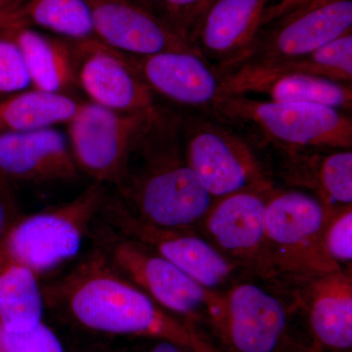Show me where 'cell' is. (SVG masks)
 <instances>
[{
	"instance_id": "obj_3",
	"label": "cell",
	"mask_w": 352,
	"mask_h": 352,
	"mask_svg": "<svg viewBox=\"0 0 352 352\" xmlns=\"http://www.w3.org/2000/svg\"><path fill=\"white\" fill-rule=\"evenodd\" d=\"M212 115L229 126L256 133L273 147L352 148L351 116L326 106L228 95L220 97Z\"/></svg>"
},
{
	"instance_id": "obj_35",
	"label": "cell",
	"mask_w": 352,
	"mask_h": 352,
	"mask_svg": "<svg viewBox=\"0 0 352 352\" xmlns=\"http://www.w3.org/2000/svg\"><path fill=\"white\" fill-rule=\"evenodd\" d=\"M0 352H6L1 346H0Z\"/></svg>"
},
{
	"instance_id": "obj_32",
	"label": "cell",
	"mask_w": 352,
	"mask_h": 352,
	"mask_svg": "<svg viewBox=\"0 0 352 352\" xmlns=\"http://www.w3.org/2000/svg\"><path fill=\"white\" fill-rule=\"evenodd\" d=\"M149 352H183L179 344L170 340H162L156 346L152 347Z\"/></svg>"
},
{
	"instance_id": "obj_20",
	"label": "cell",
	"mask_w": 352,
	"mask_h": 352,
	"mask_svg": "<svg viewBox=\"0 0 352 352\" xmlns=\"http://www.w3.org/2000/svg\"><path fill=\"white\" fill-rule=\"evenodd\" d=\"M221 76V96L261 94L267 100L315 104L349 113L352 107V83L305 74L238 78Z\"/></svg>"
},
{
	"instance_id": "obj_22",
	"label": "cell",
	"mask_w": 352,
	"mask_h": 352,
	"mask_svg": "<svg viewBox=\"0 0 352 352\" xmlns=\"http://www.w3.org/2000/svg\"><path fill=\"white\" fill-rule=\"evenodd\" d=\"M45 305L38 275L0 245V325L30 332L43 323Z\"/></svg>"
},
{
	"instance_id": "obj_13",
	"label": "cell",
	"mask_w": 352,
	"mask_h": 352,
	"mask_svg": "<svg viewBox=\"0 0 352 352\" xmlns=\"http://www.w3.org/2000/svg\"><path fill=\"white\" fill-rule=\"evenodd\" d=\"M126 57L157 98L192 112L212 113L221 97L220 74L197 50Z\"/></svg>"
},
{
	"instance_id": "obj_5",
	"label": "cell",
	"mask_w": 352,
	"mask_h": 352,
	"mask_svg": "<svg viewBox=\"0 0 352 352\" xmlns=\"http://www.w3.org/2000/svg\"><path fill=\"white\" fill-rule=\"evenodd\" d=\"M333 210L307 192L271 191L264 215L271 278L286 274L300 279L342 268L324 245V229Z\"/></svg>"
},
{
	"instance_id": "obj_27",
	"label": "cell",
	"mask_w": 352,
	"mask_h": 352,
	"mask_svg": "<svg viewBox=\"0 0 352 352\" xmlns=\"http://www.w3.org/2000/svg\"><path fill=\"white\" fill-rule=\"evenodd\" d=\"M324 245L337 265L351 263L352 205L333 208L324 229Z\"/></svg>"
},
{
	"instance_id": "obj_19",
	"label": "cell",
	"mask_w": 352,
	"mask_h": 352,
	"mask_svg": "<svg viewBox=\"0 0 352 352\" xmlns=\"http://www.w3.org/2000/svg\"><path fill=\"white\" fill-rule=\"evenodd\" d=\"M296 280L305 283L300 300H305L310 327L317 340L332 349H351V268Z\"/></svg>"
},
{
	"instance_id": "obj_21",
	"label": "cell",
	"mask_w": 352,
	"mask_h": 352,
	"mask_svg": "<svg viewBox=\"0 0 352 352\" xmlns=\"http://www.w3.org/2000/svg\"><path fill=\"white\" fill-rule=\"evenodd\" d=\"M19 45L29 72L32 88L69 94L76 87L75 67L69 41L50 38L32 28L1 30Z\"/></svg>"
},
{
	"instance_id": "obj_29",
	"label": "cell",
	"mask_w": 352,
	"mask_h": 352,
	"mask_svg": "<svg viewBox=\"0 0 352 352\" xmlns=\"http://www.w3.org/2000/svg\"><path fill=\"white\" fill-rule=\"evenodd\" d=\"M0 346L6 352H65L54 331L44 322L27 333H11L0 325Z\"/></svg>"
},
{
	"instance_id": "obj_17",
	"label": "cell",
	"mask_w": 352,
	"mask_h": 352,
	"mask_svg": "<svg viewBox=\"0 0 352 352\" xmlns=\"http://www.w3.org/2000/svg\"><path fill=\"white\" fill-rule=\"evenodd\" d=\"M224 321L236 351L273 352L286 330L288 315L281 298L254 282L233 285L223 294Z\"/></svg>"
},
{
	"instance_id": "obj_31",
	"label": "cell",
	"mask_w": 352,
	"mask_h": 352,
	"mask_svg": "<svg viewBox=\"0 0 352 352\" xmlns=\"http://www.w3.org/2000/svg\"><path fill=\"white\" fill-rule=\"evenodd\" d=\"M25 0H0V19L19 8Z\"/></svg>"
},
{
	"instance_id": "obj_16",
	"label": "cell",
	"mask_w": 352,
	"mask_h": 352,
	"mask_svg": "<svg viewBox=\"0 0 352 352\" xmlns=\"http://www.w3.org/2000/svg\"><path fill=\"white\" fill-rule=\"evenodd\" d=\"M101 43L131 55L196 50L134 0H85Z\"/></svg>"
},
{
	"instance_id": "obj_11",
	"label": "cell",
	"mask_w": 352,
	"mask_h": 352,
	"mask_svg": "<svg viewBox=\"0 0 352 352\" xmlns=\"http://www.w3.org/2000/svg\"><path fill=\"white\" fill-rule=\"evenodd\" d=\"M272 23V29L259 32L250 50L228 69L303 56L351 32L352 0L302 7Z\"/></svg>"
},
{
	"instance_id": "obj_2",
	"label": "cell",
	"mask_w": 352,
	"mask_h": 352,
	"mask_svg": "<svg viewBox=\"0 0 352 352\" xmlns=\"http://www.w3.org/2000/svg\"><path fill=\"white\" fill-rule=\"evenodd\" d=\"M43 289L45 303L63 308L89 330L189 344L185 328L95 248L65 276Z\"/></svg>"
},
{
	"instance_id": "obj_28",
	"label": "cell",
	"mask_w": 352,
	"mask_h": 352,
	"mask_svg": "<svg viewBox=\"0 0 352 352\" xmlns=\"http://www.w3.org/2000/svg\"><path fill=\"white\" fill-rule=\"evenodd\" d=\"M32 87L22 51L7 32L0 36V94H14Z\"/></svg>"
},
{
	"instance_id": "obj_6",
	"label": "cell",
	"mask_w": 352,
	"mask_h": 352,
	"mask_svg": "<svg viewBox=\"0 0 352 352\" xmlns=\"http://www.w3.org/2000/svg\"><path fill=\"white\" fill-rule=\"evenodd\" d=\"M185 157L214 198L275 188L251 141L212 113H182Z\"/></svg>"
},
{
	"instance_id": "obj_33",
	"label": "cell",
	"mask_w": 352,
	"mask_h": 352,
	"mask_svg": "<svg viewBox=\"0 0 352 352\" xmlns=\"http://www.w3.org/2000/svg\"><path fill=\"white\" fill-rule=\"evenodd\" d=\"M6 208L0 201V239L6 230Z\"/></svg>"
},
{
	"instance_id": "obj_7",
	"label": "cell",
	"mask_w": 352,
	"mask_h": 352,
	"mask_svg": "<svg viewBox=\"0 0 352 352\" xmlns=\"http://www.w3.org/2000/svg\"><path fill=\"white\" fill-rule=\"evenodd\" d=\"M107 187L91 183L56 207L24 215L6 228L0 245L38 276L71 261L99 219Z\"/></svg>"
},
{
	"instance_id": "obj_4",
	"label": "cell",
	"mask_w": 352,
	"mask_h": 352,
	"mask_svg": "<svg viewBox=\"0 0 352 352\" xmlns=\"http://www.w3.org/2000/svg\"><path fill=\"white\" fill-rule=\"evenodd\" d=\"M89 236L95 249L164 310L191 318L206 314L215 321L221 319L223 293L201 286L175 264L118 232L100 219L95 222Z\"/></svg>"
},
{
	"instance_id": "obj_30",
	"label": "cell",
	"mask_w": 352,
	"mask_h": 352,
	"mask_svg": "<svg viewBox=\"0 0 352 352\" xmlns=\"http://www.w3.org/2000/svg\"><path fill=\"white\" fill-rule=\"evenodd\" d=\"M329 1L333 0H271L264 13L263 27L296 9Z\"/></svg>"
},
{
	"instance_id": "obj_25",
	"label": "cell",
	"mask_w": 352,
	"mask_h": 352,
	"mask_svg": "<svg viewBox=\"0 0 352 352\" xmlns=\"http://www.w3.org/2000/svg\"><path fill=\"white\" fill-rule=\"evenodd\" d=\"M220 74L238 78H258L281 74H305L352 83V34H344L303 56L270 63L244 65Z\"/></svg>"
},
{
	"instance_id": "obj_34",
	"label": "cell",
	"mask_w": 352,
	"mask_h": 352,
	"mask_svg": "<svg viewBox=\"0 0 352 352\" xmlns=\"http://www.w3.org/2000/svg\"><path fill=\"white\" fill-rule=\"evenodd\" d=\"M214 1H215V0H201V6H200V14H199L198 25H199V23H200V21L201 19V17H203L204 14H205L206 11L208 10V7L212 6V4L214 3ZM198 25H197V27H198ZM196 29H197V28H196Z\"/></svg>"
},
{
	"instance_id": "obj_23",
	"label": "cell",
	"mask_w": 352,
	"mask_h": 352,
	"mask_svg": "<svg viewBox=\"0 0 352 352\" xmlns=\"http://www.w3.org/2000/svg\"><path fill=\"white\" fill-rule=\"evenodd\" d=\"M38 27L71 41L96 38L85 0H25L0 19V30Z\"/></svg>"
},
{
	"instance_id": "obj_10",
	"label": "cell",
	"mask_w": 352,
	"mask_h": 352,
	"mask_svg": "<svg viewBox=\"0 0 352 352\" xmlns=\"http://www.w3.org/2000/svg\"><path fill=\"white\" fill-rule=\"evenodd\" d=\"M69 43L76 85L89 102L120 113L155 115L163 110L126 53L97 38Z\"/></svg>"
},
{
	"instance_id": "obj_9",
	"label": "cell",
	"mask_w": 352,
	"mask_h": 352,
	"mask_svg": "<svg viewBox=\"0 0 352 352\" xmlns=\"http://www.w3.org/2000/svg\"><path fill=\"white\" fill-rule=\"evenodd\" d=\"M99 219L118 232L149 248L212 291L232 279L238 266L195 229L160 227L132 214L116 195L107 194Z\"/></svg>"
},
{
	"instance_id": "obj_8",
	"label": "cell",
	"mask_w": 352,
	"mask_h": 352,
	"mask_svg": "<svg viewBox=\"0 0 352 352\" xmlns=\"http://www.w3.org/2000/svg\"><path fill=\"white\" fill-rule=\"evenodd\" d=\"M164 110L155 115L126 113L82 102L67 124L78 170L91 183L117 186L141 139Z\"/></svg>"
},
{
	"instance_id": "obj_24",
	"label": "cell",
	"mask_w": 352,
	"mask_h": 352,
	"mask_svg": "<svg viewBox=\"0 0 352 352\" xmlns=\"http://www.w3.org/2000/svg\"><path fill=\"white\" fill-rule=\"evenodd\" d=\"M82 101L68 94L29 88L0 100V134L38 131L68 124Z\"/></svg>"
},
{
	"instance_id": "obj_1",
	"label": "cell",
	"mask_w": 352,
	"mask_h": 352,
	"mask_svg": "<svg viewBox=\"0 0 352 352\" xmlns=\"http://www.w3.org/2000/svg\"><path fill=\"white\" fill-rule=\"evenodd\" d=\"M115 188L132 214L166 228L196 229L215 201L187 163L182 113L168 110L141 139Z\"/></svg>"
},
{
	"instance_id": "obj_15",
	"label": "cell",
	"mask_w": 352,
	"mask_h": 352,
	"mask_svg": "<svg viewBox=\"0 0 352 352\" xmlns=\"http://www.w3.org/2000/svg\"><path fill=\"white\" fill-rule=\"evenodd\" d=\"M271 0H215L197 27L192 45L217 71L234 66L263 31Z\"/></svg>"
},
{
	"instance_id": "obj_26",
	"label": "cell",
	"mask_w": 352,
	"mask_h": 352,
	"mask_svg": "<svg viewBox=\"0 0 352 352\" xmlns=\"http://www.w3.org/2000/svg\"><path fill=\"white\" fill-rule=\"evenodd\" d=\"M201 1V0H143L141 6L156 16L175 36L192 45V39L199 22Z\"/></svg>"
},
{
	"instance_id": "obj_12",
	"label": "cell",
	"mask_w": 352,
	"mask_h": 352,
	"mask_svg": "<svg viewBox=\"0 0 352 352\" xmlns=\"http://www.w3.org/2000/svg\"><path fill=\"white\" fill-rule=\"evenodd\" d=\"M272 190L238 192L215 199L199 226L204 237L238 267L264 278H271L264 215Z\"/></svg>"
},
{
	"instance_id": "obj_18",
	"label": "cell",
	"mask_w": 352,
	"mask_h": 352,
	"mask_svg": "<svg viewBox=\"0 0 352 352\" xmlns=\"http://www.w3.org/2000/svg\"><path fill=\"white\" fill-rule=\"evenodd\" d=\"M278 173L288 186L307 192L327 207L352 205V152L349 149L274 147Z\"/></svg>"
},
{
	"instance_id": "obj_14",
	"label": "cell",
	"mask_w": 352,
	"mask_h": 352,
	"mask_svg": "<svg viewBox=\"0 0 352 352\" xmlns=\"http://www.w3.org/2000/svg\"><path fill=\"white\" fill-rule=\"evenodd\" d=\"M80 175L68 138L56 127L0 134V192L73 182Z\"/></svg>"
}]
</instances>
